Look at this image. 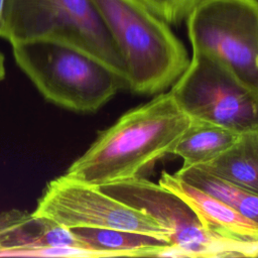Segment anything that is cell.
<instances>
[{
  "mask_svg": "<svg viewBox=\"0 0 258 258\" xmlns=\"http://www.w3.org/2000/svg\"><path fill=\"white\" fill-rule=\"evenodd\" d=\"M192 122L169 91L160 92L99 132L64 175L96 186L144 177Z\"/></svg>",
  "mask_w": 258,
  "mask_h": 258,
  "instance_id": "1",
  "label": "cell"
},
{
  "mask_svg": "<svg viewBox=\"0 0 258 258\" xmlns=\"http://www.w3.org/2000/svg\"><path fill=\"white\" fill-rule=\"evenodd\" d=\"M125 67L135 94L163 92L186 69L189 57L169 25L141 0H93Z\"/></svg>",
  "mask_w": 258,
  "mask_h": 258,
  "instance_id": "2",
  "label": "cell"
},
{
  "mask_svg": "<svg viewBox=\"0 0 258 258\" xmlns=\"http://www.w3.org/2000/svg\"><path fill=\"white\" fill-rule=\"evenodd\" d=\"M11 45L15 61L37 90L62 108L92 113L127 88L124 78L76 47L42 39Z\"/></svg>",
  "mask_w": 258,
  "mask_h": 258,
  "instance_id": "3",
  "label": "cell"
},
{
  "mask_svg": "<svg viewBox=\"0 0 258 258\" xmlns=\"http://www.w3.org/2000/svg\"><path fill=\"white\" fill-rule=\"evenodd\" d=\"M5 39L11 44L39 39L64 43L126 80L122 57L93 0H8Z\"/></svg>",
  "mask_w": 258,
  "mask_h": 258,
  "instance_id": "4",
  "label": "cell"
},
{
  "mask_svg": "<svg viewBox=\"0 0 258 258\" xmlns=\"http://www.w3.org/2000/svg\"><path fill=\"white\" fill-rule=\"evenodd\" d=\"M113 198L149 215L168 232L167 257H247L252 242L207 230L194 209L179 196L145 177L98 186Z\"/></svg>",
  "mask_w": 258,
  "mask_h": 258,
  "instance_id": "5",
  "label": "cell"
},
{
  "mask_svg": "<svg viewBox=\"0 0 258 258\" xmlns=\"http://www.w3.org/2000/svg\"><path fill=\"white\" fill-rule=\"evenodd\" d=\"M185 22L192 52L214 57L258 94V0H204Z\"/></svg>",
  "mask_w": 258,
  "mask_h": 258,
  "instance_id": "6",
  "label": "cell"
},
{
  "mask_svg": "<svg viewBox=\"0 0 258 258\" xmlns=\"http://www.w3.org/2000/svg\"><path fill=\"white\" fill-rule=\"evenodd\" d=\"M169 92L177 106L195 121L238 133L258 129V94L208 54L192 52Z\"/></svg>",
  "mask_w": 258,
  "mask_h": 258,
  "instance_id": "7",
  "label": "cell"
},
{
  "mask_svg": "<svg viewBox=\"0 0 258 258\" xmlns=\"http://www.w3.org/2000/svg\"><path fill=\"white\" fill-rule=\"evenodd\" d=\"M36 216L68 228H104L145 233L164 240L168 232L149 215L92 185L67 175L50 180L37 201Z\"/></svg>",
  "mask_w": 258,
  "mask_h": 258,
  "instance_id": "8",
  "label": "cell"
},
{
  "mask_svg": "<svg viewBox=\"0 0 258 258\" xmlns=\"http://www.w3.org/2000/svg\"><path fill=\"white\" fill-rule=\"evenodd\" d=\"M58 247L85 248L71 229L50 219L20 210L0 213V256L40 257Z\"/></svg>",
  "mask_w": 258,
  "mask_h": 258,
  "instance_id": "9",
  "label": "cell"
},
{
  "mask_svg": "<svg viewBox=\"0 0 258 258\" xmlns=\"http://www.w3.org/2000/svg\"><path fill=\"white\" fill-rule=\"evenodd\" d=\"M158 183L184 200L207 230L237 241H258V225L229 205L186 183L174 173L162 171Z\"/></svg>",
  "mask_w": 258,
  "mask_h": 258,
  "instance_id": "10",
  "label": "cell"
},
{
  "mask_svg": "<svg viewBox=\"0 0 258 258\" xmlns=\"http://www.w3.org/2000/svg\"><path fill=\"white\" fill-rule=\"evenodd\" d=\"M71 230L85 248L101 257H156L157 251L169 244L162 238L133 231L89 227Z\"/></svg>",
  "mask_w": 258,
  "mask_h": 258,
  "instance_id": "11",
  "label": "cell"
},
{
  "mask_svg": "<svg viewBox=\"0 0 258 258\" xmlns=\"http://www.w3.org/2000/svg\"><path fill=\"white\" fill-rule=\"evenodd\" d=\"M197 166L247 191L258 194V129L241 133L225 151Z\"/></svg>",
  "mask_w": 258,
  "mask_h": 258,
  "instance_id": "12",
  "label": "cell"
},
{
  "mask_svg": "<svg viewBox=\"0 0 258 258\" xmlns=\"http://www.w3.org/2000/svg\"><path fill=\"white\" fill-rule=\"evenodd\" d=\"M240 134L219 125L194 120L169 154L180 157L182 166L204 164L230 147Z\"/></svg>",
  "mask_w": 258,
  "mask_h": 258,
  "instance_id": "13",
  "label": "cell"
},
{
  "mask_svg": "<svg viewBox=\"0 0 258 258\" xmlns=\"http://www.w3.org/2000/svg\"><path fill=\"white\" fill-rule=\"evenodd\" d=\"M168 25L185 21L204 0H141Z\"/></svg>",
  "mask_w": 258,
  "mask_h": 258,
  "instance_id": "14",
  "label": "cell"
},
{
  "mask_svg": "<svg viewBox=\"0 0 258 258\" xmlns=\"http://www.w3.org/2000/svg\"><path fill=\"white\" fill-rule=\"evenodd\" d=\"M236 211L258 225V194L247 191L236 207Z\"/></svg>",
  "mask_w": 258,
  "mask_h": 258,
  "instance_id": "15",
  "label": "cell"
},
{
  "mask_svg": "<svg viewBox=\"0 0 258 258\" xmlns=\"http://www.w3.org/2000/svg\"><path fill=\"white\" fill-rule=\"evenodd\" d=\"M8 0H0V37L5 38Z\"/></svg>",
  "mask_w": 258,
  "mask_h": 258,
  "instance_id": "16",
  "label": "cell"
},
{
  "mask_svg": "<svg viewBox=\"0 0 258 258\" xmlns=\"http://www.w3.org/2000/svg\"><path fill=\"white\" fill-rule=\"evenodd\" d=\"M247 257H258V241L251 243Z\"/></svg>",
  "mask_w": 258,
  "mask_h": 258,
  "instance_id": "17",
  "label": "cell"
},
{
  "mask_svg": "<svg viewBox=\"0 0 258 258\" xmlns=\"http://www.w3.org/2000/svg\"><path fill=\"white\" fill-rule=\"evenodd\" d=\"M5 77V64H4V56L0 52V81H2Z\"/></svg>",
  "mask_w": 258,
  "mask_h": 258,
  "instance_id": "18",
  "label": "cell"
}]
</instances>
